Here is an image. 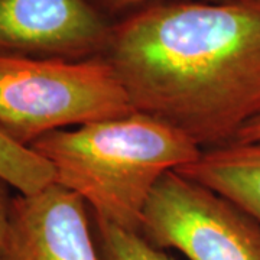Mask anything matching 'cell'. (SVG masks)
Listing matches in <instances>:
<instances>
[{"mask_svg": "<svg viewBox=\"0 0 260 260\" xmlns=\"http://www.w3.org/2000/svg\"><path fill=\"white\" fill-rule=\"evenodd\" d=\"M93 2L107 16L116 20L132 10L153 5V3L169 2V0H93ZM210 2H218V0H210Z\"/></svg>", "mask_w": 260, "mask_h": 260, "instance_id": "obj_10", "label": "cell"}, {"mask_svg": "<svg viewBox=\"0 0 260 260\" xmlns=\"http://www.w3.org/2000/svg\"><path fill=\"white\" fill-rule=\"evenodd\" d=\"M177 171L223 195L260 223V142L204 149Z\"/></svg>", "mask_w": 260, "mask_h": 260, "instance_id": "obj_7", "label": "cell"}, {"mask_svg": "<svg viewBox=\"0 0 260 260\" xmlns=\"http://www.w3.org/2000/svg\"><path fill=\"white\" fill-rule=\"evenodd\" d=\"M135 112L103 58L0 55V130L22 145L49 132Z\"/></svg>", "mask_w": 260, "mask_h": 260, "instance_id": "obj_3", "label": "cell"}, {"mask_svg": "<svg viewBox=\"0 0 260 260\" xmlns=\"http://www.w3.org/2000/svg\"><path fill=\"white\" fill-rule=\"evenodd\" d=\"M135 112L203 149L260 112V0H169L114 20L102 56Z\"/></svg>", "mask_w": 260, "mask_h": 260, "instance_id": "obj_1", "label": "cell"}, {"mask_svg": "<svg viewBox=\"0 0 260 260\" xmlns=\"http://www.w3.org/2000/svg\"><path fill=\"white\" fill-rule=\"evenodd\" d=\"M233 142L237 143H250V142H260V112L247 121L243 126L240 132L236 135V138Z\"/></svg>", "mask_w": 260, "mask_h": 260, "instance_id": "obj_12", "label": "cell"}, {"mask_svg": "<svg viewBox=\"0 0 260 260\" xmlns=\"http://www.w3.org/2000/svg\"><path fill=\"white\" fill-rule=\"evenodd\" d=\"M0 178L19 194H37L55 182V171L47 159L0 130Z\"/></svg>", "mask_w": 260, "mask_h": 260, "instance_id": "obj_8", "label": "cell"}, {"mask_svg": "<svg viewBox=\"0 0 260 260\" xmlns=\"http://www.w3.org/2000/svg\"><path fill=\"white\" fill-rule=\"evenodd\" d=\"M140 233L189 260H260V223L223 195L178 171L158 181Z\"/></svg>", "mask_w": 260, "mask_h": 260, "instance_id": "obj_4", "label": "cell"}, {"mask_svg": "<svg viewBox=\"0 0 260 260\" xmlns=\"http://www.w3.org/2000/svg\"><path fill=\"white\" fill-rule=\"evenodd\" d=\"M9 188V184L0 178V259H2V249H3L6 232H8L10 207H12V200H13Z\"/></svg>", "mask_w": 260, "mask_h": 260, "instance_id": "obj_11", "label": "cell"}, {"mask_svg": "<svg viewBox=\"0 0 260 260\" xmlns=\"http://www.w3.org/2000/svg\"><path fill=\"white\" fill-rule=\"evenodd\" d=\"M29 148L47 159L56 184L80 195L95 220L135 232L159 179L203 152L181 132L138 112L54 130Z\"/></svg>", "mask_w": 260, "mask_h": 260, "instance_id": "obj_2", "label": "cell"}, {"mask_svg": "<svg viewBox=\"0 0 260 260\" xmlns=\"http://www.w3.org/2000/svg\"><path fill=\"white\" fill-rule=\"evenodd\" d=\"M94 223L100 260H174L164 249L149 242L140 232L95 218Z\"/></svg>", "mask_w": 260, "mask_h": 260, "instance_id": "obj_9", "label": "cell"}, {"mask_svg": "<svg viewBox=\"0 0 260 260\" xmlns=\"http://www.w3.org/2000/svg\"><path fill=\"white\" fill-rule=\"evenodd\" d=\"M87 207L56 182L13 197L0 260H100Z\"/></svg>", "mask_w": 260, "mask_h": 260, "instance_id": "obj_6", "label": "cell"}, {"mask_svg": "<svg viewBox=\"0 0 260 260\" xmlns=\"http://www.w3.org/2000/svg\"><path fill=\"white\" fill-rule=\"evenodd\" d=\"M113 23L93 0H0V55L102 58Z\"/></svg>", "mask_w": 260, "mask_h": 260, "instance_id": "obj_5", "label": "cell"}]
</instances>
